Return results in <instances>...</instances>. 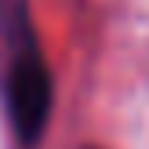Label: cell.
I'll return each mask as SVG.
<instances>
[{
	"instance_id": "6da1fadb",
	"label": "cell",
	"mask_w": 149,
	"mask_h": 149,
	"mask_svg": "<svg viewBox=\"0 0 149 149\" xmlns=\"http://www.w3.org/2000/svg\"><path fill=\"white\" fill-rule=\"evenodd\" d=\"M4 98H7V116H11L15 135L26 146H33L47 127L51 98H55L47 62L36 55L33 44L11 58V65L4 73Z\"/></svg>"
}]
</instances>
